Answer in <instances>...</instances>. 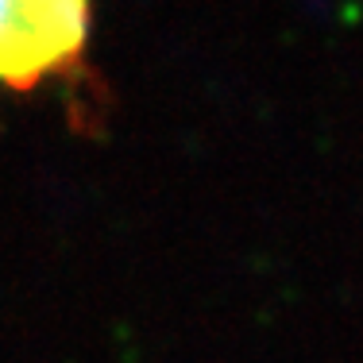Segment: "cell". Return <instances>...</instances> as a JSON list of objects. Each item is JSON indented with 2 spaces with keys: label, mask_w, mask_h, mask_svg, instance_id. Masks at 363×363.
<instances>
[{
  "label": "cell",
  "mask_w": 363,
  "mask_h": 363,
  "mask_svg": "<svg viewBox=\"0 0 363 363\" xmlns=\"http://www.w3.org/2000/svg\"><path fill=\"white\" fill-rule=\"evenodd\" d=\"M93 0H0V89L35 93L85 74Z\"/></svg>",
  "instance_id": "cell-1"
}]
</instances>
